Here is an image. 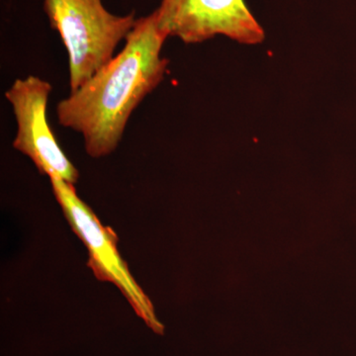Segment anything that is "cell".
<instances>
[{
	"instance_id": "4",
	"label": "cell",
	"mask_w": 356,
	"mask_h": 356,
	"mask_svg": "<svg viewBox=\"0 0 356 356\" xmlns=\"http://www.w3.org/2000/svg\"><path fill=\"white\" fill-rule=\"evenodd\" d=\"M154 11L161 32L185 44L216 36L243 44H261L266 39L245 0H161Z\"/></svg>"
},
{
	"instance_id": "2",
	"label": "cell",
	"mask_w": 356,
	"mask_h": 356,
	"mask_svg": "<svg viewBox=\"0 0 356 356\" xmlns=\"http://www.w3.org/2000/svg\"><path fill=\"white\" fill-rule=\"evenodd\" d=\"M44 10L69 56L70 92L113 58L137 21L109 13L103 0H44Z\"/></svg>"
},
{
	"instance_id": "1",
	"label": "cell",
	"mask_w": 356,
	"mask_h": 356,
	"mask_svg": "<svg viewBox=\"0 0 356 356\" xmlns=\"http://www.w3.org/2000/svg\"><path fill=\"white\" fill-rule=\"evenodd\" d=\"M166 39L156 11L139 18L123 50L58 103V123L83 136L91 158L113 153L134 110L165 79L168 60L161 51Z\"/></svg>"
},
{
	"instance_id": "3",
	"label": "cell",
	"mask_w": 356,
	"mask_h": 356,
	"mask_svg": "<svg viewBox=\"0 0 356 356\" xmlns=\"http://www.w3.org/2000/svg\"><path fill=\"white\" fill-rule=\"evenodd\" d=\"M54 195L67 222L88 250V266L99 280L108 281L119 288L137 315L154 331L161 325L156 317L153 304L134 280L117 248L116 234L103 226L95 212L77 195L74 184L58 178H50Z\"/></svg>"
},
{
	"instance_id": "5",
	"label": "cell",
	"mask_w": 356,
	"mask_h": 356,
	"mask_svg": "<svg viewBox=\"0 0 356 356\" xmlns=\"http://www.w3.org/2000/svg\"><path fill=\"white\" fill-rule=\"evenodd\" d=\"M51 90L49 81L35 76L16 79L7 89L6 98L17 123L13 147L31 159L42 175L76 184L79 170L58 145L47 117Z\"/></svg>"
}]
</instances>
